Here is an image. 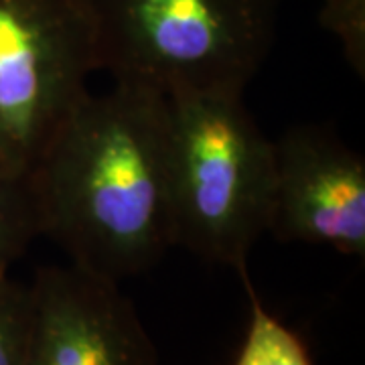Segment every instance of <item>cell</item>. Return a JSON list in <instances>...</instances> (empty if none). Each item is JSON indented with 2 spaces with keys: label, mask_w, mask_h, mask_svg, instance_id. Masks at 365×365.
<instances>
[{
  "label": "cell",
  "mask_w": 365,
  "mask_h": 365,
  "mask_svg": "<svg viewBox=\"0 0 365 365\" xmlns=\"http://www.w3.org/2000/svg\"><path fill=\"white\" fill-rule=\"evenodd\" d=\"M33 323L31 287L0 280V365H26Z\"/></svg>",
  "instance_id": "9c48e42d"
},
{
  "label": "cell",
  "mask_w": 365,
  "mask_h": 365,
  "mask_svg": "<svg viewBox=\"0 0 365 365\" xmlns=\"http://www.w3.org/2000/svg\"><path fill=\"white\" fill-rule=\"evenodd\" d=\"M250 297V325L234 365H313L299 335L266 311L260 297L242 274Z\"/></svg>",
  "instance_id": "ba28073f"
},
{
  "label": "cell",
  "mask_w": 365,
  "mask_h": 365,
  "mask_svg": "<svg viewBox=\"0 0 365 365\" xmlns=\"http://www.w3.org/2000/svg\"><path fill=\"white\" fill-rule=\"evenodd\" d=\"M39 235V211L29 173L0 163V280Z\"/></svg>",
  "instance_id": "52a82bcc"
},
{
  "label": "cell",
  "mask_w": 365,
  "mask_h": 365,
  "mask_svg": "<svg viewBox=\"0 0 365 365\" xmlns=\"http://www.w3.org/2000/svg\"><path fill=\"white\" fill-rule=\"evenodd\" d=\"M29 177L41 235L86 272L120 282L175 248L160 93L122 83L88 93Z\"/></svg>",
  "instance_id": "6da1fadb"
},
{
  "label": "cell",
  "mask_w": 365,
  "mask_h": 365,
  "mask_svg": "<svg viewBox=\"0 0 365 365\" xmlns=\"http://www.w3.org/2000/svg\"><path fill=\"white\" fill-rule=\"evenodd\" d=\"M319 23L343 45L345 59L364 78L365 69V0H325Z\"/></svg>",
  "instance_id": "30bf717a"
},
{
  "label": "cell",
  "mask_w": 365,
  "mask_h": 365,
  "mask_svg": "<svg viewBox=\"0 0 365 365\" xmlns=\"http://www.w3.org/2000/svg\"><path fill=\"white\" fill-rule=\"evenodd\" d=\"M98 71L179 93H244L276 39L278 0H83Z\"/></svg>",
  "instance_id": "3957f363"
},
{
  "label": "cell",
  "mask_w": 365,
  "mask_h": 365,
  "mask_svg": "<svg viewBox=\"0 0 365 365\" xmlns=\"http://www.w3.org/2000/svg\"><path fill=\"white\" fill-rule=\"evenodd\" d=\"M93 31L83 0H0V163L35 167L90 93Z\"/></svg>",
  "instance_id": "277c9868"
},
{
  "label": "cell",
  "mask_w": 365,
  "mask_h": 365,
  "mask_svg": "<svg viewBox=\"0 0 365 365\" xmlns=\"http://www.w3.org/2000/svg\"><path fill=\"white\" fill-rule=\"evenodd\" d=\"M268 232L280 242L365 256V160L333 134L299 126L274 140Z\"/></svg>",
  "instance_id": "5b68a950"
},
{
  "label": "cell",
  "mask_w": 365,
  "mask_h": 365,
  "mask_svg": "<svg viewBox=\"0 0 365 365\" xmlns=\"http://www.w3.org/2000/svg\"><path fill=\"white\" fill-rule=\"evenodd\" d=\"M31 299L26 365H158L134 304L114 280L73 264L41 268Z\"/></svg>",
  "instance_id": "8992f818"
},
{
  "label": "cell",
  "mask_w": 365,
  "mask_h": 365,
  "mask_svg": "<svg viewBox=\"0 0 365 365\" xmlns=\"http://www.w3.org/2000/svg\"><path fill=\"white\" fill-rule=\"evenodd\" d=\"M167 114L175 248L244 274L270 225L274 140L234 91L170 96Z\"/></svg>",
  "instance_id": "7a4b0ae2"
}]
</instances>
